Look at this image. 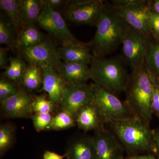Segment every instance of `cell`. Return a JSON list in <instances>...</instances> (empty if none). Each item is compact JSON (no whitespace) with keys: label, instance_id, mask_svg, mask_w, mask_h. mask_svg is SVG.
<instances>
[{"label":"cell","instance_id":"6da1fadb","mask_svg":"<svg viewBox=\"0 0 159 159\" xmlns=\"http://www.w3.org/2000/svg\"><path fill=\"white\" fill-rule=\"evenodd\" d=\"M129 27L115 6L104 1L95 35L87 43L93 56L105 57L116 51L122 44Z\"/></svg>","mask_w":159,"mask_h":159},{"label":"cell","instance_id":"7a4b0ae2","mask_svg":"<svg viewBox=\"0 0 159 159\" xmlns=\"http://www.w3.org/2000/svg\"><path fill=\"white\" fill-rule=\"evenodd\" d=\"M107 124L128 156L155 155L153 130L139 117L111 120Z\"/></svg>","mask_w":159,"mask_h":159},{"label":"cell","instance_id":"3957f363","mask_svg":"<svg viewBox=\"0 0 159 159\" xmlns=\"http://www.w3.org/2000/svg\"><path fill=\"white\" fill-rule=\"evenodd\" d=\"M153 92L152 78L145 63L131 70L124 91L125 101L134 116L149 125L153 115Z\"/></svg>","mask_w":159,"mask_h":159},{"label":"cell","instance_id":"277c9868","mask_svg":"<svg viewBox=\"0 0 159 159\" xmlns=\"http://www.w3.org/2000/svg\"><path fill=\"white\" fill-rule=\"evenodd\" d=\"M91 80L95 85L117 95L125 91L129 74L123 57L106 58L93 56Z\"/></svg>","mask_w":159,"mask_h":159},{"label":"cell","instance_id":"5b68a950","mask_svg":"<svg viewBox=\"0 0 159 159\" xmlns=\"http://www.w3.org/2000/svg\"><path fill=\"white\" fill-rule=\"evenodd\" d=\"M92 103L97 107L106 124L111 120L134 116L125 101L94 84Z\"/></svg>","mask_w":159,"mask_h":159},{"label":"cell","instance_id":"8992f818","mask_svg":"<svg viewBox=\"0 0 159 159\" xmlns=\"http://www.w3.org/2000/svg\"><path fill=\"white\" fill-rule=\"evenodd\" d=\"M153 38L129 26L122 44L123 57L131 70L145 63Z\"/></svg>","mask_w":159,"mask_h":159},{"label":"cell","instance_id":"52a82bcc","mask_svg":"<svg viewBox=\"0 0 159 159\" xmlns=\"http://www.w3.org/2000/svg\"><path fill=\"white\" fill-rule=\"evenodd\" d=\"M104 1H68L65 9V16L77 25L97 26L102 14Z\"/></svg>","mask_w":159,"mask_h":159},{"label":"cell","instance_id":"ba28073f","mask_svg":"<svg viewBox=\"0 0 159 159\" xmlns=\"http://www.w3.org/2000/svg\"><path fill=\"white\" fill-rule=\"evenodd\" d=\"M19 56L29 64L41 67L49 66L57 70L61 62L57 48L50 38L45 39L36 45L17 50Z\"/></svg>","mask_w":159,"mask_h":159},{"label":"cell","instance_id":"9c48e42d","mask_svg":"<svg viewBox=\"0 0 159 159\" xmlns=\"http://www.w3.org/2000/svg\"><path fill=\"white\" fill-rule=\"evenodd\" d=\"M93 137L97 159H124V149L112 132L105 126L94 131Z\"/></svg>","mask_w":159,"mask_h":159},{"label":"cell","instance_id":"30bf717a","mask_svg":"<svg viewBox=\"0 0 159 159\" xmlns=\"http://www.w3.org/2000/svg\"><path fill=\"white\" fill-rule=\"evenodd\" d=\"M93 87V83L82 85L67 84L59 105L61 110L70 112L75 118L80 109L92 102Z\"/></svg>","mask_w":159,"mask_h":159},{"label":"cell","instance_id":"8fae6325","mask_svg":"<svg viewBox=\"0 0 159 159\" xmlns=\"http://www.w3.org/2000/svg\"><path fill=\"white\" fill-rule=\"evenodd\" d=\"M150 1L142 0L140 2L127 6H113L129 26L152 36L148 16Z\"/></svg>","mask_w":159,"mask_h":159},{"label":"cell","instance_id":"7c38bea8","mask_svg":"<svg viewBox=\"0 0 159 159\" xmlns=\"http://www.w3.org/2000/svg\"><path fill=\"white\" fill-rule=\"evenodd\" d=\"M34 97L22 89L18 93L1 102V110L5 116L9 118H29L33 112L32 103Z\"/></svg>","mask_w":159,"mask_h":159},{"label":"cell","instance_id":"4fadbf2b","mask_svg":"<svg viewBox=\"0 0 159 159\" xmlns=\"http://www.w3.org/2000/svg\"><path fill=\"white\" fill-rule=\"evenodd\" d=\"M43 84L42 90L48 94V98L59 105L67 83L59 73L49 66L42 67Z\"/></svg>","mask_w":159,"mask_h":159},{"label":"cell","instance_id":"5bb4252c","mask_svg":"<svg viewBox=\"0 0 159 159\" xmlns=\"http://www.w3.org/2000/svg\"><path fill=\"white\" fill-rule=\"evenodd\" d=\"M61 59L64 62L90 64L93 55L87 43L65 42L57 48Z\"/></svg>","mask_w":159,"mask_h":159},{"label":"cell","instance_id":"9a60e30c","mask_svg":"<svg viewBox=\"0 0 159 159\" xmlns=\"http://www.w3.org/2000/svg\"><path fill=\"white\" fill-rule=\"evenodd\" d=\"M89 65L61 61L57 72L68 84L82 85L91 79Z\"/></svg>","mask_w":159,"mask_h":159},{"label":"cell","instance_id":"2e32d148","mask_svg":"<svg viewBox=\"0 0 159 159\" xmlns=\"http://www.w3.org/2000/svg\"><path fill=\"white\" fill-rule=\"evenodd\" d=\"M78 128L85 132L95 130L105 126L106 124L99 111L93 103L80 109L75 117Z\"/></svg>","mask_w":159,"mask_h":159},{"label":"cell","instance_id":"e0dca14e","mask_svg":"<svg viewBox=\"0 0 159 159\" xmlns=\"http://www.w3.org/2000/svg\"><path fill=\"white\" fill-rule=\"evenodd\" d=\"M65 154L68 159H97L93 137L84 136L74 140Z\"/></svg>","mask_w":159,"mask_h":159},{"label":"cell","instance_id":"ac0fdd59","mask_svg":"<svg viewBox=\"0 0 159 159\" xmlns=\"http://www.w3.org/2000/svg\"><path fill=\"white\" fill-rule=\"evenodd\" d=\"M46 37L35 24L24 25L17 35L16 49L18 50L33 47L41 42Z\"/></svg>","mask_w":159,"mask_h":159},{"label":"cell","instance_id":"d6986e66","mask_svg":"<svg viewBox=\"0 0 159 159\" xmlns=\"http://www.w3.org/2000/svg\"><path fill=\"white\" fill-rule=\"evenodd\" d=\"M43 6L42 0H19L20 16L22 25L37 23Z\"/></svg>","mask_w":159,"mask_h":159},{"label":"cell","instance_id":"ffe728a7","mask_svg":"<svg viewBox=\"0 0 159 159\" xmlns=\"http://www.w3.org/2000/svg\"><path fill=\"white\" fill-rule=\"evenodd\" d=\"M43 70L36 65L29 64L26 67L20 84L28 92L37 90L42 86Z\"/></svg>","mask_w":159,"mask_h":159},{"label":"cell","instance_id":"44dd1931","mask_svg":"<svg viewBox=\"0 0 159 159\" xmlns=\"http://www.w3.org/2000/svg\"><path fill=\"white\" fill-rule=\"evenodd\" d=\"M45 4L54 23L55 30L58 36V40L61 42V43L68 42L74 43H81L72 34L60 13L58 11L51 9L48 5Z\"/></svg>","mask_w":159,"mask_h":159},{"label":"cell","instance_id":"7402d4cb","mask_svg":"<svg viewBox=\"0 0 159 159\" xmlns=\"http://www.w3.org/2000/svg\"><path fill=\"white\" fill-rule=\"evenodd\" d=\"M17 34L14 26L9 18L1 15L0 18V43L5 45L11 51L16 49Z\"/></svg>","mask_w":159,"mask_h":159},{"label":"cell","instance_id":"603a6c76","mask_svg":"<svg viewBox=\"0 0 159 159\" xmlns=\"http://www.w3.org/2000/svg\"><path fill=\"white\" fill-rule=\"evenodd\" d=\"M25 61L19 56L9 57V64L2 75L15 82L20 84L25 71Z\"/></svg>","mask_w":159,"mask_h":159},{"label":"cell","instance_id":"cb8c5ba5","mask_svg":"<svg viewBox=\"0 0 159 159\" xmlns=\"http://www.w3.org/2000/svg\"><path fill=\"white\" fill-rule=\"evenodd\" d=\"M0 8L7 14L17 35L23 26L20 16L19 0H1Z\"/></svg>","mask_w":159,"mask_h":159},{"label":"cell","instance_id":"d4e9b609","mask_svg":"<svg viewBox=\"0 0 159 159\" xmlns=\"http://www.w3.org/2000/svg\"><path fill=\"white\" fill-rule=\"evenodd\" d=\"M145 65L152 77L159 80V40L154 39L145 60Z\"/></svg>","mask_w":159,"mask_h":159},{"label":"cell","instance_id":"484cf974","mask_svg":"<svg viewBox=\"0 0 159 159\" xmlns=\"http://www.w3.org/2000/svg\"><path fill=\"white\" fill-rule=\"evenodd\" d=\"M75 118L73 114L68 111L61 110L54 116L48 129L59 130L74 127L76 125Z\"/></svg>","mask_w":159,"mask_h":159},{"label":"cell","instance_id":"4316f807","mask_svg":"<svg viewBox=\"0 0 159 159\" xmlns=\"http://www.w3.org/2000/svg\"><path fill=\"white\" fill-rule=\"evenodd\" d=\"M22 89L20 84L2 75L0 79V102L18 93Z\"/></svg>","mask_w":159,"mask_h":159},{"label":"cell","instance_id":"83f0119b","mask_svg":"<svg viewBox=\"0 0 159 159\" xmlns=\"http://www.w3.org/2000/svg\"><path fill=\"white\" fill-rule=\"evenodd\" d=\"M14 139V129L8 124L0 125V155L2 156L11 147Z\"/></svg>","mask_w":159,"mask_h":159},{"label":"cell","instance_id":"f1b7e54d","mask_svg":"<svg viewBox=\"0 0 159 159\" xmlns=\"http://www.w3.org/2000/svg\"><path fill=\"white\" fill-rule=\"evenodd\" d=\"M56 104L47 98L44 95L34 97L32 103L33 113H51L55 108Z\"/></svg>","mask_w":159,"mask_h":159},{"label":"cell","instance_id":"f546056e","mask_svg":"<svg viewBox=\"0 0 159 159\" xmlns=\"http://www.w3.org/2000/svg\"><path fill=\"white\" fill-rule=\"evenodd\" d=\"M43 6L42 11L39 18L37 23L40 27L47 31L51 37L58 40V36L55 30L54 23L49 13L48 7L43 2Z\"/></svg>","mask_w":159,"mask_h":159},{"label":"cell","instance_id":"4dcf8cb0","mask_svg":"<svg viewBox=\"0 0 159 159\" xmlns=\"http://www.w3.org/2000/svg\"><path fill=\"white\" fill-rule=\"evenodd\" d=\"M53 118L54 116L51 113H36L33 114L31 119L35 130L40 132L46 129L48 130Z\"/></svg>","mask_w":159,"mask_h":159},{"label":"cell","instance_id":"1f68e13d","mask_svg":"<svg viewBox=\"0 0 159 159\" xmlns=\"http://www.w3.org/2000/svg\"><path fill=\"white\" fill-rule=\"evenodd\" d=\"M151 77L153 87L152 109V114H154L159 119V80L152 76Z\"/></svg>","mask_w":159,"mask_h":159},{"label":"cell","instance_id":"d6a6232c","mask_svg":"<svg viewBox=\"0 0 159 159\" xmlns=\"http://www.w3.org/2000/svg\"><path fill=\"white\" fill-rule=\"evenodd\" d=\"M148 16L152 36L154 39L159 40V14L150 10Z\"/></svg>","mask_w":159,"mask_h":159},{"label":"cell","instance_id":"836d02e7","mask_svg":"<svg viewBox=\"0 0 159 159\" xmlns=\"http://www.w3.org/2000/svg\"><path fill=\"white\" fill-rule=\"evenodd\" d=\"M43 1L51 9L57 11V10L61 8L65 9L68 3V1L64 0H43Z\"/></svg>","mask_w":159,"mask_h":159},{"label":"cell","instance_id":"e575fe53","mask_svg":"<svg viewBox=\"0 0 159 159\" xmlns=\"http://www.w3.org/2000/svg\"><path fill=\"white\" fill-rule=\"evenodd\" d=\"M10 50L8 48H0V69L6 70L8 67L9 57H8V51Z\"/></svg>","mask_w":159,"mask_h":159},{"label":"cell","instance_id":"d590c367","mask_svg":"<svg viewBox=\"0 0 159 159\" xmlns=\"http://www.w3.org/2000/svg\"><path fill=\"white\" fill-rule=\"evenodd\" d=\"M153 142L155 148V155L159 159V126L153 130Z\"/></svg>","mask_w":159,"mask_h":159},{"label":"cell","instance_id":"8d00e7d4","mask_svg":"<svg viewBox=\"0 0 159 159\" xmlns=\"http://www.w3.org/2000/svg\"><path fill=\"white\" fill-rule=\"evenodd\" d=\"M124 159H158L154 154H145L135 155L128 156Z\"/></svg>","mask_w":159,"mask_h":159},{"label":"cell","instance_id":"74e56055","mask_svg":"<svg viewBox=\"0 0 159 159\" xmlns=\"http://www.w3.org/2000/svg\"><path fill=\"white\" fill-rule=\"evenodd\" d=\"M66 157V155H61L53 152L47 151L43 154V159H63Z\"/></svg>","mask_w":159,"mask_h":159},{"label":"cell","instance_id":"f35d334b","mask_svg":"<svg viewBox=\"0 0 159 159\" xmlns=\"http://www.w3.org/2000/svg\"><path fill=\"white\" fill-rule=\"evenodd\" d=\"M149 8L151 11L159 14V0L150 1Z\"/></svg>","mask_w":159,"mask_h":159}]
</instances>
